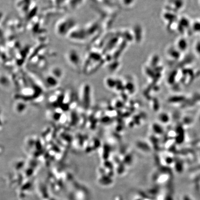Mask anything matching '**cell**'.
Listing matches in <instances>:
<instances>
[{
	"label": "cell",
	"instance_id": "cell-1",
	"mask_svg": "<svg viewBox=\"0 0 200 200\" xmlns=\"http://www.w3.org/2000/svg\"><path fill=\"white\" fill-rule=\"evenodd\" d=\"M75 21L71 18L60 20L56 25V33L59 36H64L71 33L75 26Z\"/></svg>",
	"mask_w": 200,
	"mask_h": 200
},
{
	"label": "cell",
	"instance_id": "cell-2",
	"mask_svg": "<svg viewBox=\"0 0 200 200\" xmlns=\"http://www.w3.org/2000/svg\"><path fill=\"white\" fill-rule=\"evenodd\" d=\"M66 59L70 65L78 68L82 63L81 58L79 53L75 49H71L66 54Z\"/></svg>",
	"mask_w": 200,
	"mask_h": 200
}]
</instances>
